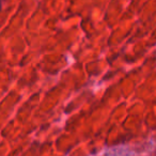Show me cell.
<instances>
[{
    "label": "cell",
    "mask_w": 156,
    "mask_h": 156,
    "mask_svg": "<svg viewBox=\"0 0 156 156\" xmlns=\"http://www.w3.org/2000/svg\"><path fill=\"white\" fill-rule=\"evenodd\" d=\"M0 10H1V1H0Z\"/></svg>",
    "instance_id": "6da1fadb"
}]
</instances>
